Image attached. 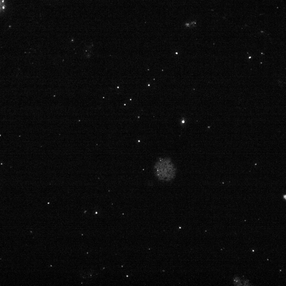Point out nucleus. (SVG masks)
Wrapping results in <instances>:
<instances>
[{
  "label": "nucleus",
  "mask_w": 286,
  "mask_h": 286,
  "mask_svg": "<svg viewBox=\"0 0 286 286\" xmlns=\"http://www.w3.org/2000/svg\"><path fill=\"white\" fill-rule=\"evenodd\" d=\"M156 178L162 182H170L176 178V168L171 158H160L154 166Z\"/></svg>",
  "instance_id": "f257e3e1"
},
{
  "label": "nucleus",
  "mask_w": 286,
  "mask_h": 286,
  "mask_svg": "<svg viewBox=\"0 0 286 286\" xmlns=\"http://www.w3.org/2000/svg\"><path fill=\"white\" fill-rule=\"evenodd\" d=\"M233 280L234 283L235 284V285H236V286H242L243 285V284L241 282V280L240 278L236 277V278L234 279Z\"/></svg>",
  "instance_id": "7ed1b4c3"
},
{
  "label": "nucleus",
  "mask_w": 286,
  "mask_h": 286,
  "mask_svg": "<svg viewBox=\"0 0 286 286\" xmlns=\"http://www.w3.org/2000/svg\"><path fill=\"white\" fill-rule=\"evenodd\" d=\"M6 5H5V0H0V13L2 12L5 10Z\"/></svg>",
  "instance_id": "f03ea898"
}]
</instances>
